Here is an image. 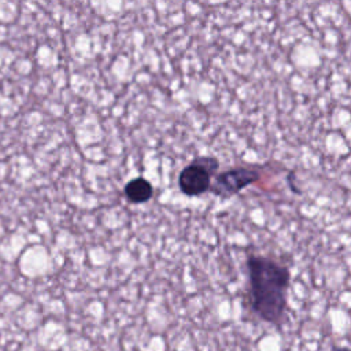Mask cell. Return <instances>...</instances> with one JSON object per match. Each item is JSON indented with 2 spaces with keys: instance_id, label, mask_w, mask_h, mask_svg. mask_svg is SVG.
Returning <instances> with one entry per match:
<instances>
[{
  "instance_id": "2",
  "label": "cell",
  "mask_w": 351,
  "mask_h": 351,
  "mask_svg": "<svg viewBox=\"0 0 351 351\" xmlns=\"http://www.w3.org/2000/svg\"><path fill=\"white\" fill-rule=\"evenodd\" d=\"M219 167L214 156H197L178 176V186L186 196H199L210 191L213 176Z\"/></svg>"
},
{
  "instance_id": "1",
  "label": "cell",
  "mask_w": 351,
  "mask_h": 351,
  "mask_svg": "<svg viewBox=\"0 0 351 351\" xmlns=\"http://www.w3.org/2000/svg\"><path fill=\"white\" fill-rule=\"evenodd\" d=\"M251 307L255 314L269 322L278 324L287 308V292L291 273L287 266L259 255L247 259Z\"/></svg>"
},
{
  "instance_id": "4",
  "label": "cell",
  "mask_w": 351,
  "mask_h": 351,
  "mask_svg": "<svg viewBox=\"0 0 351 351\" xmlns=\"http://www.w3.org/2000/svg\"><path fill=\"white\" fill-rule=\"evenodd\" d=\"M154 188L149 181L143 177H137L129 181L125 186V196L130 203H145L152 197Z\"/></svg>"
},
{
  "instance_id": "5",
  "label": "cell",
  "mask_w": 351,
  "mask_h": 351,
  "mask_svg": "<svg viewBox=\"0 0 351 351\" xmlns=\"http://www.w3.org/2000/svg\"><path fill=\"white\" fill-rule=\"evenodd\" d=\"M333 351H351L350 348H346V347H337V348H335Z\"/></svg>"
},
{
  "instance_id": "3",
  "label": "cell",
  "mask_w": 351,
  "mask_h": 351,
  "mask_svg": "<svg viewBox=\"0 0 351 351\" xmlns=\"http://www.w3.org/2000/svg\"><path fill=\"white\" fill-rule=\"evenodd\" d=\"M261 178L258 170L251 167H236L217 174L211 182L210 192L222 199L232 197L248 185L256 182Z\"/></svg>"
}]
</instances>
